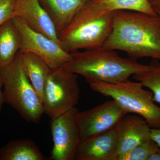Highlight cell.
Here are the masks:
<instances>
[{"instance_id": "30bf717a", "label": "cell", "mask_w": 160, "mask_h": 160, "mask_svg": "<svg viewBox=\"0 0 160 160\" xmlns=\"http://www.w3.org/2000/svg\"><path fill=\"white\" fill-rule=\"evenodd\" d=\"M114 129L117 141V158L151 139V128L146 120L137 114H126Z\"/></svg>"}, {"instance_id": "4fadbf2b", "label": "cell", "mask_w": 160, "mask_h": 160, "mask_svg": "<svg viewBox=\"0 0 160 160\" xmlns=\"http://www.w3.org/2000/svg\"><path fill=\"white\" fill-rule=\"evenodd\" d=\"M88 0H39L54 24L58 35Z\"/></svg>"}, {"instance_id": "52a82bcc", "label": "cell", "mask_w": 160, "mask_h": 160, "mask_svg": "<svg viewBox=\"0 0 160 160\" xmlns=\"http://www.w3.org/2000/svg\"><path fill=\"white\" fill-rule=\"evenodd\" d=\"M12 19L21 35L19 51L28 52L38 56L50 68L62 67L71 60V53L66 51L57 42L32 30L19 18L14 17Z\"/></svg>"}, {"instance_id": "5bb4252c", "label": "cell", "mask_w": 160, "mask_h": 160, "mask_svg": "<svg viewBox=\"0 0 160 160\" xmlns=\"http://www.w3.org/2000/svg\"><path fill=\"white\" fill-rule=\"evenodd\" d=\"M18 52L24 71L42 101L43 89L51 68L43 59L34 53Z\"/></svg>"}, {"instance_id": "9c48e42d", "label": "cell", "mask_w": 160, "mask_h": 160, "mask_svg": "<svg viewBox=\"0 0 160 160\" xmlns=\"http://www.w3.org/2000/svg\"><path fill=\"white\" fill-rule=\"evenodd\" d=\"M127 114L128 112L114 100L88 110L78 111L76 118L81 140L113 129Z\"/></svg>"}, {"instance_id": "603a6c76", "label": "cell", "mask_w": 160, "mask_h": 160, "mask_svg": "<svg viewBox=\"0 0 160 160\" xmlns=\"http://www.w3.org/2000/svg\"><path fill=\"white\" fill-rule=\"evenodd\" d=\"M2 83L1 80H0V111H1V109H2V106L3 104L5 103L3 92L2 90Z\"/></svg>"}, {"instance_id": "ba28073f", "label": "cell", "mask_w": 160, "mask_h": 160, "mask_svg": "<svg viewBox=\"0 0 160 160\" xmlns=\"http://www.w3.org/2000/svg\"><path fill=\"white\" fill-rule=\"evenodd\" d=\"M76 107L51 119L50 129L53 146L49 159L75 160L80 140Z\"/></svg>"}, {"instance_id": "277c9868", "label": "cell", "mask_w": 160, "mask_h": 160, "mask_svg": "<svg viewBox=\"0 0 160 160\" xmlns=\"http://www.w3.org/2000/svg\"><path fill=\"white\" fill-rule=\"evenodd\" d=\"M0 80L5 103L27 122H39L44 113L42 102L24 71L19 52L9 66L0 68Z\"/></svg>"}, {"instance_id": "44dd1931", "label": "cell", "mask_w": 160, "mask_h": 160, "mask_svg": "<svg viewBox=\"0 0 160 160\" xmlns=\"http://www.w3.org/2000/svg\"><path fill=\"white\" fill-rule=\"evenodd\" d=\"M150 138L160 149V128H151Z\"/></svg>"}, {"instance_id": "ac0fdd59", "label": "cell", "mask_w": 160, "mask_h": 160, "mask_svg": "<svg viewBox=\"0 0 160 160\" xmlns=\"http://www.w3.org/2000/svg\"><path fill=\"white\" fill-rule=\"evenodd\" d=\"M149 70L133 75V78L150 89L155 102L160 104V61L149 65Z\"/></svg>"}, {"instance_id": "d6986e66", "label": "cell", "mask_w": 160, "mask_h": 160, "mask_svg": "<svg viewBox=\"0 0 160 160\" xmlns=\"http://www.w3.org/2000/svg\"><path fill=\"white\" fill-rule=\"evenodd\" d=\"M158 147L151 139L118 157L117 160H148Z\"/></svg>"}, {"instance_id": "6da1fadb", "label": "cell", "mask_w": 160, "mask_h": 160, "mask_svg": "<svg viewBox=\"0 0 160 160\" xmlns=\"http://www.w3.org/2000/svg\"><path fill=\"white\" fill-rule=\"evenodd\" d=\"M102 48L125 52L136 60L150 58L160 61V16L139 12H115L111 33Z\"/></svg>"}, {"instance_id": "9a60e30c", "label": "cell", "mask_w": 160, "mask_h": 160, "mask_svg": "<svg viewBox=\"0 0 160 160\" xmlns=\"http://www.w3.org/2000/svg\"><path fill=\"white\" fill-rule=\"evenodd\" d=\"M21 38L12 18L0 26V68L9 66L20 50Z\"/></svg>"}, {"instance_id": "e0dca14e", "label": "cell", "mask_w": 160, "mask_h": 160, "mask_svg": "<svg viewBox=\"0 0 160 160\" xmlns=\"http://www.w3.org/2000/svg\"><path fill=\"white\" fill-rule=\"evenodd\" d=\"M98 9L103 12L129 10L151 15L157 14L149 5L147 0H90Z\"/></svg>"}, {"instance_id": "8992f818", "label": "cell", "mask_w": 160, "mask_h": 160, "mask_svg": "<svg viewBox=\"0 0 160 160\" xmlns=\"http://www.w3.org/2000/svg\"><path fill=\"white\" fill-rule=\"evenodd\" d=\"M80 90L77 75L62 67L51 68L43 89L44 113L57 117L75 107Z\"/></svg>"}, {"instance_id": "3957f363", "label": "cell", "mask_w": 160, "mask_h": 160, "mask_svg": "<svg viewBox=\"0 0 160 160\" xmlns=\"http://www.w3.org/2000/svg\"><path fill=\"white\" fill-rule=\"evenodd\" d=\"M115 12L101 11L88 0L59 33L61 46L69 52L102 47L111 33Z\"/></svg>"}, {"instance_id": "ffe728a7", "label": "cell", "mask_w": 160, "mask_h": 160, "mask_svg": "<svg viewBox=\"0 0 160 160\" xmlns=\"http://www.w3.org/2000/svg\"><path fill=\"white\" fill-rule=\"evenodd\" d=\"M17 0H0V26L14 17Z\"/></svg>"}, {"instance_id": "7c38bea8", "label": "cell", "mask_w": 160, "mask_h": 160, "mask_svg": "<svg viewBox=\"0 0 160 160\" xmlns=\"http://www.w3.org/2000/svg\"><path fill=\"white\" fill-rule=\"evenodd\" d=\"M117 141L114 128L80 140L75 160H117Z\"/></svg>"}, {"instance_id": "5b68a950", "label": "cell", "mask_w": 160, "mask_h": 160, "mask_svg": "<svg viewBox=\"0 0 160 160\" xmlns=\"http://www.w3.org/2000/svg\"><path fill=\"white\" fill-rule=\"evenodd\" d=\"M88 83L92 90L112 98L128 113L142 117L150 128H160V107L155 104L152 92L145 90L140 82L128 80L115 83Z\"/></svg>"}, {"instance_id": "2e32d148", "label": "cell", "mask_w": 160, "mask_h": 160, "mask_svg": "<svg viewBox=\"0 0 160 160\" xmlns=\"http://www.w3.org/2000/svg\"><path fill=\"white\" fill-rule=\"evenodd\" d=\"M46 158L32 140H12L0 149V160H44Z\"/></svg>"}, {"instance_id": "d4e9b609", "label": "cell", "mask_w": 160, "mask_h": 160, "mask_svg": "<svg viewBox=\"0 0 160 160\" xmlns=\"http://www.w3.org/2000/svg\"><path fill=\"white\" fill-rule=\"evenodd\" d=\"M158 15L160 16V12H159V13H158Z\"/></svg>"}, {"instance_id": "7402d4cb", "label": "cell", "mask_w": 160, "mask_h": 160, "mask_svg": "<svg viewBox=\"0 0 160 160\" xmlns=\"http://www.w3.org/2000/svg\"><path fill=\"white\" fill-rule=\"evenodd\" d=\"M152 9L157 13L160 12V0H147Z\"/></svg>"}, {"instance_id": "7a4b0ae2", "label": "cell", "mask_w": 160, "mask_h": 160, "mask_svg": "<svg viewBox=\"0 0 160 160\" xmlns=\"http://www.w3.org/2000/svg\"><path fill=\"white\" fill-rule=\"evenodd\" d=\"M115 51L101 47L71 52V60L62 68L82 76L87 82L109 83L127 81L131 76L149 70L150 66L130 58L121 57Z\"/></svg>"}, {"instance_id": "cb8c5ba5", "label": "cell", "mask_w": 160, "mask_h": 160, "mask_svg": "<svg viewBox=\"0 0 160 160\" xmlns=\"http://www.w3.org/2000/svg\"><path fill=\"white\" fill-rule=\"evenodd\" d=\"M148 160H160V149L152 155Z\"/></svg>"}, {"instance_id": "8fae6325", "label": "cell", "mask_w": 160, "mask_h": 160, "mask_svg": "<svg viewBox=\"0 0 160 160\" xmlns=\"http://www.w3.org/2000/svg\"><path fill=\"white\" fill-rule=\"evenodd\" d=\"M14 17L21 19L32 30L45 35L60 44L54 24L39 0H17Z\"/></svg>"}]
</instances>
